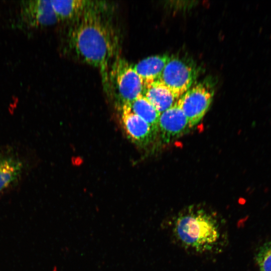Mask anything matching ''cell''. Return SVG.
<instances>
[{
  "label": "cell",
  "instance_id": "cell-1",
  "mask_svg": "<svg viewBox=\"0 0 271 271\" xmlns=\"http://www.w3.org/2000/svg\"><path fill=\"white\" fill-rule=\"evenodd\" d=\"M162 226L171 241L189 254L217 255L228 245L226 221L204 207L190 206L163 221Z\"/></svg>",
  "mask_w": 271,
  "mask_h": 271
},
{
  "label": "cell",
  "instance_id": "cell-2",
  "mask_svg": "<svg viewBox=\"0 0 271 271\" xmlns=\"http://www.w3.org/2000/svg\"><path fill=\"white\" fill-rule=\"evenodd\" d=\"M106 8L90 11L69 22L66 48L76 59L97 68L105 91L109 68L117 56L118 40L105 16Z\"/></svg>",
  "mask_w": 271,
  "mask_h": 271
},
{
  "label": "cell",
  "instance_id": "cell-3",
  "mask_svg": "<svg viewBox=\"0 0 271 271\" xmlns=\"http://www.w3.org/2000/svg\"><path fill=\"white\" fill-rule=\"evenodd\" d=\"M143 80L133 65L117 56L109 70L107 90L120 108L143 94Z\"/></svg>",
  "mask_w": 271,
  "mask_h": 271
},
{
  "label": "cell",
  "instance_id": "cell-4",
  "mask_svg": "<svg viewBox=\"0 0 271 271\" xmlns=\"http://www.w3.org/2000/svg\"><path fill=\"white\" fill-rule=\"evenodd\" d=\"M212 93L199 83L189 88L177 103L186 116L190 128L196 125L204 117L212 100Z\"/></svg>",
  "mask_w": 271,
  "mask_h": 271
},
{
  "label": "cell",
  "instance_id": "cell-5",
  "mask_svg": "<svg viewBox=\"0 0 271 271\" xmlns=\"http://www.w3.org/2000/svg\"><path fill=\"white\" fill-rule=\"evenodd\" d=\"M193 80V70L190 66L180 59L170 58L158 81L178 99L190 88Z\"/></svg>",
  "mask_w": 271,
  "mask_h": 271
},
{
  "label": "cell",
  "instance_id": "cell-6",
  "mask_svg": "<svg viewBox=\"0 0 271 271\" xmlns=\"http://www.w3.org/2000/svg\"><path fill=\"white\" fill-rule=\"evenodd\" d=\"M188 128H190L188 119L177 101L160 113L158 132L163 143H170L183 134Z\"/></svg>",
  "mask_w": 271,
  "mask_h": 271
},
{
  "label": "cell",
  "instance_id": "cell-7",
  "mask_svg": "<svg viewBox=\"0 0 271 271\" xmlns=\"http://www.w3.org/2000/svg\"><path fill=\"white\" fill-rule=\"evenodd\" d=\"M120 109L122 124L129 139L138 145H148L156 134L150 124L132 112L126 105Z\"/></svg>",
  "mask_w": 271,
  "mask_h": 271
},
{
  "label": "cell",
  "instance_id": "cell-8",
  "mask_svg": "<svg viewBox=\"0 0 271 271\" xmlns=\"http://www.w3.org/2000/svg\"><path fill=\"white\" fill-rule=\"evenodd\" d=\"M51 2L59 21L70 22L90 11L106 7V4L101 1L51 0Z\"/></svg>",
  "mask_w": 271,
  "mask_h": 271
},
{
  "label": "cell",
  "instance_id": "cell-9",
  "mask_svg": "<svg viewBox=\"0 0 271 271\" xmlns=\"http://www.w3.org/2000/svg\"><path fill=\"white\" fill-rule=\"evenodd\" d=\"M170 58L167 55L152 56L133 65L134 69L142 78L144 87L159 81Z\"/></svg>",
  "mask_w": 271,
  "mask_h": 271
},
{
  "label": "cell",
  "instance_id": "cell-10",
  "mask_svg": "<svg viewBox=\"0 0 271 271\" xmlns=\"http://www.w3.org/2000/svg\"><path fill=\"white\" fill-rule=\"evenodd\" d=\"M24 13L32 24L48 26L59 21L50 0L27 2L24 7Z\"/></svg>",
  "mask_w": 271,
  "mask_h": 271
},
{
  "label": "cell",
  "instance_id": "cell-11",
  "mask_svg": "<svg viewBox=\"0 0 271 271\" xmlns=\"http://www.w3.org/2000/svg\"><path fill=\"white\" fill-rule=\"evenodd\" d=\"M143 94L160 113L178 100L168 88L159 81L145 87Z\"/></svg>",
  "mask_w": 271,
  "mask_h": 271
},
{
  "label": "cell",
  "instance_id": "cell-12",
  "mask_svg": "<svg viewBox=\"0 0 271 271\" xmlns=\"http://www.w3.org/2000/svg\"><path fill=\"white\" fill-rule=\"evenodd\" d=\"M23 167L22 162L15 157L0 156V192L19 178Z\"/></svg>",
  "mask_w": 271,
  "mask_h": 271
},
{
  "label": "cell",
  "instance_id": "cell-13",
  "mask_svg": "<svg viewBox=\"0 0 271 271\" xmlns=\"http://www.w3.org/2000/svg\"><path fill=\"white\" fill-rule=\"evenodd\" d=\"M126 105L132 112L149 123L156 134L158 132V124L160 113L143 94Z\"/></svg>",
  "mask_w": 271,
  "mask_h": 271
},
{
  "label": "cell",
  "instance_id": "cell-14",
  "mask_svg": "<svg viewBox=\"0 0 271 271\" xmlns=\"http://www.w3.org/2000/svg\"><path fill=\"white\" fill-rule=\"evenodd\" d=\"M255 259L259 271H271V241L265 242L259 247Z\"/></svg>",
  "mask_w": 271,
  "mask_h": 271
}]
</instances>
